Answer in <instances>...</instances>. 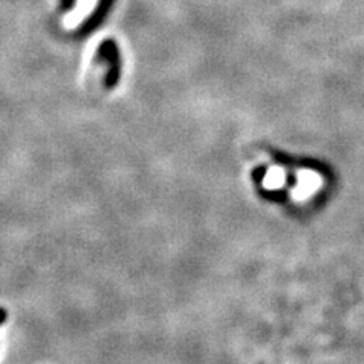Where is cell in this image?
<instances>
[{"mask_svg":"<svg viewBox=\"0 0 364 364\" xmlns=\"http://www.w3.org/2000/svg\"><path fill=\"white\" fill-rule=\"evenodd\" d=\"M100 56H104V58L108 60V63L111 64V68L108 72V76H107V87L108 88H112L116 87L117 81H119V56H117V48L116 44H114L112 41H108L105 43L104 46L100 48V52H99Z\"/></svg>","mask_w":364,"mask_h":364,"instance_id":"6da1fadb","label":"cell"},{"mask_svg":"<svg viewBox=\"0 0 364 364\" xmlns=\"http://www.w3.org/2000/svg\"><path fill=\"white\" fill-rule=\"evenodd\" d=\"M8 321V310L5 306H0V326H2Z\"/></svg>","mask_w":364,"mask_h":364,"instance_id":"7a4b0ae2","label":"cell"}]
</instances>
